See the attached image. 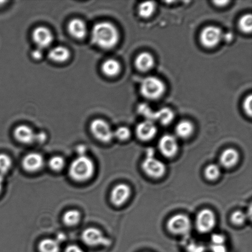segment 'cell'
<instances>
[{
    "label": "cell",
    "instance_id": "18",
    "mask_svg": "<svg viewBox=\"0 0 252 252\" xmlns=\"http://www.w3.org/2000/svg\"><path fill=\"white\" fill-rule=\"evenodd\" d=\"M48 58L52 61L63 63L68 60L70 56V51L63 46H57L51 49L48 53Z\"/></svg>",
    "mask_w": 252,
    "mask_h": 252
},
{
    "label": "cell",
    "instance_id": "1",
    "mask_svg": "<svg viewBox=\"0 0 252 252\" xmlns=\"http://www.w3.org/2000/svg\"><path fill=\"white\" fill-rule=\"evenodd\" d=\"M117 28L108 22H98L91 32V41L98 48L110 49L114 48L119 41Z\"/></svg>",
    "mask_w": 252,
    "mask_h": 252
},
{
    "label": "cell",
    "instance_id": "27",
    "mask_svg": "<svg viewBox=\"0 0 252 252\" xmlns=\"http://www.w3.org/2000/svg\"><path fill=\"white\" fill-rule=\"evenodd\" d=\"M239 27L244 33H251L252 29V16L251 14L244 15L239 22Z\"/></svg>",
    "mask_w": 252,
    "mask_h": 252
},
{
    "label": "cell",
    "instance_id": "34",
    "mask_svg": "<svg viewBox=\"0 0 252 252\" xmlns=\"http://www.w3.org/2000/svg\"><path fill=\"white\" fill-rule=\"evenodd\" d=\"M211 239L213 245H223L224 241H225L224 236L220 234H213L212 236Z\"/></svg>",
    "mask_w": 252,
    "mask_h": 252
},
{
    "label": "cell",
    "instance_id": "15",
    "mask_svg": "<svg viewBox=\"0 0 252 252\" xmlns=\"http://www.w3.org/2000/svg\"><path fill=\"white\" fill-rule=\"evenodd\" d=\"M36 132L31 127L20 125L15 128L14 135L17 141L25 144H31L35 141Z\"/></svg>",
    "mask_w": 252,
    "mask_h": 252
},
{
    "label": "cell",
    "instance_id": "24",
    "mask_svg": "<svg viewBox=\"0 0 252 252\" xmlns=\"http://www.w3.org/2000/svg\"><path fill=\"white\" fill-rule=\"evenodd\" d=\"M81 219L80 212L76 210L66 212L63 216V221L66 225L73 226L77 224Z\"/></svg>",
    "mask_w": 252,
    "mask_h": 252
},
{
    "label": "cell",
    "instance_id": "38",
    "mask_svg": "<svg viewBox=\"0 0 252 252\" xmlns=\"http://www.w3.org/2000/svg\"><path fill=\"white\" fill-rule=\"evenodd\" d=\"M86 147L84 145H78L77 147H76V152L78 153L79 155V157H83V156H85V153L86 152Z\"/></svg>",
    "mask_w": 252,
    "mask_h": 252
},
{
    "label": "cell",
    "instance_id": "20",
    "mask_svg": "<svg viewBox=\"0 0 252 252\" xmlns=\"http://www.w3.org/2000/svg\"><path fill=\"white\" fill-rule=\"evenodd\" d=\"M121 70L120 63L113 59L106 60L102 65V71L106 76L113 77L118 75Z\"/></svg>",
    "mask_w": 252,
    "mask_h": 252
},
{
    "label": "cell",
    "instance_id": "22",
    "mask_svg": "<svg viewBox=\"0 0 252 252\" xmlns=\"http://www.w3.org/2000/svg\"><path fill=\"white\" fill-rule=\"evenodd\" d=\"M194 127L191 123L189 121H182L178 124L175 127V132L179 137L182 138H187L191 136L193 132Z\"/></svg>",
    "mask_w": 252,
    "mask_h": 252
},
{
    "label": "cell",
    "instance_id": "2",
    "mask_svg": "<svg viewBox=\"0 0 252 252\" xmlns=\"http://www.w3.org/2000/svg\"><path fill=\"white\" fill-rule=\"evenodd\" d=\"M95 165L91 158L83 156L73 160L69 168V175L75 181L85 182L93 176Z\"/></svg>",
    "mask_w": 252,
    "mask_h": 252
},
{
    "label": "cell",
    "instance_id": "31",
    "mask_svg": "<svg viewBox=\"0 0 252 252\" xmlns=\"http://www.w3.org/2000/svg\"><path fill=\"white\" fill-rule=\"evenodd\" d=\"M114 137L120 140H126L130 137V131L127 127H120L113 132Z\"/></svg>",
    "mask_w": 252,
    "mask_h": 252
},
{
    "label": "cell",
    "instance_id": "6",
    "mask_svg": "<svg viewBox=\"0 0 252 252\" xmlns=\"http://www.w3.org/2000/svg\"><path fill=\"white\" fill-rule=\"evenodd\" d=\"M167 226L172 234H184L191 229V223L189 217L184 214H177L169 219Z\"/></svg>",
    "mask_w": 252,
    "mask_h": 252
},
{
    "label": "cell",
    "instance_id": "7",
    "mask_svg": "<svg viewBox=\"0 0 252 252\" xmlns=\"http://www.w3.org/2000/svg\"><path fill=\"white\" fill-rule=\"evenodd\" d=\"M223 34L221 29L219 27H207L201 32L200 40L202 45L206 48H214L221 41V39H223Z\"/></svg>",
    "mask_w": 252,
    "mask_h": 252
},
{
    "label": "cell",
    "instance_id": "41",
    "mask_svg": "<svg viewBox=\"0 0 252 252\" xmlns=\"http://www.w3.org/2000/svg\"><path fill=\"white\" fill-rule=\"evenodd\" d=\"M4 177L3 175H0V193H1L2 187H3Z\"/></svg>",
    "mask_w": 252,
    "mask_h": 252
},
{
    "label": "cell",
    "instance_id": "39",
    "mask_svg": "<svg viewBox=\"0 0 252 252\" xmlns=\"http://www.w3.org/2000/svg\"><path fill=\"white\" fill-rule=\"evenodd\" d=\"M212 251L213 252H226L225 247L223 245H213L212 246Z\"/></svg>",
    "mask_w": 252,
    "mask_h": 252
},
{
    "label": "cell",
    "instance_id": "19",
    "mask_svg": "<svg viewBox=\"0 0 252 252\" xmlns=\"http://www.w3.org/2000/svg\"><path fill=\"white\" fill-rule=\"evenodd\" d=\"M155 61L150 53H143L137 56L135 60V65L138 70L147 71L152 68Z\"/></svg>",
    "mask_w": 252,
    "mask_h": 252
},
{
    "label": "cell",
    "instance_id": "17",
    "mask_svg": "<svg viewBox=\"0 0 252 252\" xmlns=\"http://www.w3.org/2000/svg\"><path fill=\"white\" fill-rule=\"evenodd\" d=\"M239 159V153L233 148H228L222 153L220 161L223 167L231 168L238 163Z\"/></svg>",
    "mask_w": 252,
    "mask_h": 252
},
{
    "label": "cell",
    "instance_id": "28",
    "mask_svg": "<svg viewBox=\"0 0 252 252\" xmlns=\"http://www.w3.org/2000/svg\"><path fill=\"white\" fill-rule=\"evenodd\" d=\"M12 166L11 158L6 154H0V175H3L9 172Z\"/></svg>",
    "mask_w": 252,
    "mask_h": 252
},
{
    "label": "cell",
    "instance_id": "29",
    "mask_svg": "<svg viewBox=\"0 0 252 252\" xmlns=\"http://www.w3.org/2000/svg\"><path fill=\"white\" fill-rule=\"evenodd\" d=\"M65 161L61 157H54L49 160V165L52 170L54 171H60L65 166Z\"/></svg>",
    "mask_w": 252,
    "mask_h": 252
},
{
    "label": "cell",
    "instance_id": "4",
    "mask_svg": "<svg viewBox=\"0 0 252 252\" xmlns=\"http://www.w3.org/2000/svg\"><path fill=\"white\" fill-rule=\"evenodd\" d=\"M91 132L100 142L108 143L114 137L113 131L109 125L102 119L93 121L90 126Z\"/></svg>",
    "mask_w": 252,
    "mask_h": 252
},
{
    "label": "cell",
    "instance_id": "12",
    "mask_svg": "<svg viewBox=\"0 0 252 252\" xmlns=\"http://www.w3.org/2000/svg\"><path fill=\"white\" fill-rule=\"evenodd\" d=\"M130 193V189L128 185L124 184L117 185L111 192V201L116 206H122L129 198Z\"/></svg>",
    "mask_w": 252,
    "mask_h": 252
},
{
    "label": "cell",
    "instance_id": "36",
    "mask_svg": "<svg viewBox=\"0 0 252 252\" xmlns=\"http://www.w3.org/2000/svg\"><path fill=\"white\" fill-rule=\"evenodd\" d=\"M46 139L47 135L46 132L41 131V132L36 133L35 141H34V142L38 143H43L46 142Z\"/></svg>",
    "mask_w": 252,
    "mask_h": 252
},
{
    "label": "cell",
    "instance_id": "9",
    "mask_svg": "<svg viewBox=\"0 0 252 252\" xmlns=\"http://www.w3.org/2000/svg\"><path fill=\"white\" fill-rule=\"evenodd\" d=\"M216 224V217L213 212L209 209H204L197 214L196 226L200 233H208L213 229Z\"/></svg>",
    "mask_w": 252,
    "mask_h": 252
},
{
    "label": "cell",
    "instance_id": "3",
    "mask_svg": "<svg viewBox=\"0 0 252 252\" xmlns=\"http://www.w3.org/2000/svg\"><path fill=\"white\" fill-rule=\"evenodd\" d=\"M164 91V84L159 78L154 76L146 78L141 84L140 92L148 99H157L161 97Z\"/></svg>",
    "mask_w": 252,
    "mask_h": 252
},
{
    "label": "cell",
    "instance_id": "33",
    "mask_svg": "<svg viewBox=\"0 0 252 252\" xmlns=\"http://www.w3.org/2000/svg\"><path fill=\"white\" fill-rule=\"evenodd\" d=\"M244 108L247 114L252 116V95H249L244 102Z\"/></svg>",
    "mask_w": 252,
    "mask_h": 252
},
{
    "label": "cell",
    "instance_id": "14",
    "mask_svg": "<svg viewBox=\"0 0 252 252\" xmlns=\"http://www.w3.org/2000/svg\"><path fill=\"white\" fill-rule=\"evenodd\" d=\"M136 133L139 139L143 141L152 140L157 133V128L153 122L145 121L140 123L136 128Z\"/></svg>",
    "mask_w": 252,
    "mask_h": 252
},
{
    "label": "cell",
    "instance_id": "8",
    "mask_svg": "<svg viewBox=\"0 0 252 252\" xmlns=\"http://www.w3.org/2000/svg\"><path fill=\"white\" fill-rule=\"evenodd\" d=\"M83 241L91 247L99 246H108L110 244L109 239L105 238L102 232L95 228H88L83 232Z\"/></svg>",
    "mask_w": 252,
    "mask_h": 252
},
{
    "label": "cell",
    "instance_id": "16",
    "mask_svg": "<svg viewBox=\"0 0 252 252\" xmlns=\"http://www.w3.org/2000/svg\"><path fill=\"white\" fill-rule=\"evenodd\" d=\"M69 33L74 38L81 39L85 38L88 33V27L85 22L80 19H74L68 25Z\"/></svg>",
    "mask_w": 252,
    "mask_h": 252
},
{
    "label": "cell",
    "instance_id": "25",
    "mask_svg": "<svg viewBox=\"0 0 252 252\" xmlns=\"http://www.w3.org/2000/svg\"><path fill=\"white\" fill-rule=\"evenodd\" d=\"M156 3L153 1L143 2L138 7V13L143 18H148L153 14L155 11Z\"/></svg>",
    "mask_w": 252,
    "mask_h": 252
},
{
    "label": "cell",
    "instance_id": "10",
    "mask_svg": "<svg viewBox=\"0 0 252 252\" xmlns=\"http://www.w3.org/2000/svg\"><path fill=\"white\" fill-rule=\"evenodd\" d=\"M32 38L37 48L43 50L50 46L54 41L53 34L44 27H36L32 33Z\"/></svg>",
    "mask_w": 252,
    "mask_h": 252
},
{
    "label": "cell",
    "instance_id": "26",
    "mask_svg": "<svg viewBox=\"0 0 252 252\" xmlns=\"http://www.w3.org/2000/svg\"><path fill=\"white\" fill-rule=\"evenodd\" d=\"M204 174L207 179L211 180V181H214V180L219 179L220 175V168L217 164H209L205 169Z\"/></svg>",
    "mask_w": 252,
    "mask_h": 252
},
{
    "label": "cell",
    "instance_id": "5",
    "mask_svg": "<svg viewBox=\"0 0 252 252\" xmlns=\"http://www.w3.org/2000/svg\"><path fill=\"white\" fill-rule=\"evenodd\" d=\"M142 168L146 174L154 179H159L165 174L166 171L165 165L150 154L143 160Z\"/></svg>",
    "mask_w": 252,
    "mask_h": 252
},
{
    "label": "cell",
    "instance_id": "23",
    "mask_svg": "<svg viewBox=\"0 0 252 252\" xmlns=\"http://www.w3.org/2000/svg\"><path fill=\"white\" fill-rule=\"evenodd\" d=\"M38 249L40 252H59L60 244L56 239H44L39 243Z\"/></svg>",
    "mask_w": 252,
    "mask_h": 252
},
{
    "label": "cell",
    "instance_id": "42",
    "mask_svg": "<svg viewBox=\"0 0 252 252\" xmlns=\"http://www.w3.org/2000/svg\"><path fill=\"white\" fill-rule=\"evenodd\" d=\"M229 1H214V3L216 4L217 6H224L226 4L228 3Z\"/></svg>",
    "mask_w": 252,
    "mask_h": 252
},
{
    "label": "cell",
    "instance_id": "32",
    "mask_svg": "<svg viewBox=\"0 0 252 252\" xmlns=\"http://www.w3.org/2000/svg\"><path fill=\"white\" fill-rule=\"evenodd\" d=\"M138 112L140 114L144 116L146 118H147L148 121L152 122L154 120L155 112H153L152 110L148 107L147 104H142L138 107Z\"/></svg>",
    "mask_w": 252,
    "mask_h": 252
},
{
    "label": "cell",
    "instance_id": "13",
    "mask_svg": "<svg viewBox=\"0 0 252 252\" xmlns=\"http://www.w3.org/2000/svg\"><path fill=\"white\" fill-rule=\"evenodd\" d=\"M44 164V158L38 153H29L22 160L24 169L31 172L38 171L43 168Z\"/></svg>",
    "mask_w": 252,
    "mask_h": 252
},
{
    "label": "cell",
    "instance_id": "40",
    "mask_svg": "<svg viewBox=\"0 0 252 252\" xmlns=\"http://www.w3.org/2000/svg\"><path fill=\"white\" fill-rule=\"evenodd\" d=\"M233 38V34L231 33H227L223 34V39L226 41H230Z\"/></svg>",
    "mask_w": 252,
    "mask_h": 252
},
{
    "label": "cell",
    "instance_id": "35",
    "mask_svg": "<svg viewBox=\"0 0 252 252\" xmlns=\"http://www.w3.org/2000/svg\"><path fill=\"white\" fill-rule=\"evenodd\" d=\"M32 57L35 60H40L43 57V50L37 48L32 52Z\"/></svg>",
    "mask_w": 252,
    "mask_h": 252
},
{
    "label": "cell",
    "instance_id": "37",
    "mask_svg": "<svg viewBox=\"0 0 252 252\" xmlns=\"http://www.w3.org/2000/svg\"><path fill=\"white\" fill-rule=\"evenodd\" d=\"M65 252H85L82 249L76 245L68 246L66 248Z\"/></svg>",
    "mask_w": 252,
    "mask_h": 252
},
{
    "label": "cell",
    "instance_id": "30",
    "mask_svg": "<svg viewBox=\"0 0 252 252\" xmlns=\"http://www.w3.org/2000/svg\"><path fill=\"white\" fill-rule=\"evenodd\" d=\"M246 219V215L240 211L234 212L231 217L232 223L238 226L242 225L245 223Z\"/></svg>",
    "mask_w": 252,
    "mask_h": 252
},
{
    "label": "cell",
    "instance_id": "21",
    "mask_svg": "<svg viewBox=\"0 0 252 252\" xmlns=\"http://www.w3.org/2000/svg\"><path fill=\"white\" fill-rule=\"evenodd\" d=\"M174 113L169 108H162L155 112L154 120H158L163 125H169L174 120Z\"/></svg>",
    "mask_w": 252,
    "mask_h": 252
},
{
    "label": "cell",
    "instance_id": "11",
    "mask_svg": "<svg viewBox=\"0 0 252 252\" xmlns=\"http://www.w3.org/2000/svg\"><path fill=\"white\" fill-rule=\"evenodd\" d=\"M159 148L160 152L165 157L172 158L177 154L179 145L176 138L174 136L165 135L160 138Z\"/></svg>",
    "mask_w": 252,
    "mask_h": 252
}]
</instances>
